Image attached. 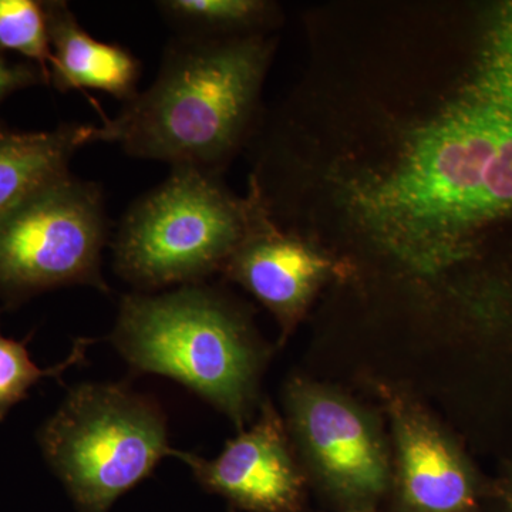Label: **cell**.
<instances>
[{
	"mask_svg": "<svg viewBox=\"0 0 512 512\" xmlns=\"http://www.w3.org/2000/svg\"><path fill=\"white\" fill-rule=\"evenodd\" d=\"M271 49L258 37L174 35L156 79L100 127L89 144H117L127 156L215 173L238 146Z\"/></svg>",
	"mask_w": 512,
	"mask_h": 512,
	"instance_id": "6da1fadb",
	"label": "cell"
},
{
	"mask_svg": "<svg viewBox=\"0 0 512 512\" xmlns=\"http://www.w3.org/2000/svg\"><path fill=\"white\" fill-rule=\"evenodd\" d=\"M111 342L136 372L184 384L245 429L266 352L247 319L218 293L197 284L130 293Z\"/></svg>",
	"mask_w": 512,
	"mask_h": 512,
	"instance_id": "7a4b0ae2",
	"label": "cell"
},
{
	"mask_svg": "<svg viewBox=\"0 0 512 512\" xmlns=\"http://www.w3.org/2000/svg\"><path fill=\"white\" fill-rule=\"evenodd\" d=\"M37 441L79 512H109L174 453L163 409L123 383L74 387Z\"/></svg>",
	"mask_w": 512,
	"mask_h": 512,
	"instance_id": "3957f363",
	"label": "cell"
},
{
	"mask_svg": "<svg viewBox=\"0 0 512 512\" xmlns=\"http://www.w3.org/2000/svg\"><path fill=\"white\" fill-rule=\"evenodd\" d=\"M249 207L235 201L215 175L173 167L121 218L114 268L141 291L195 285L224 269L244 237Z\"/></svg>",
	"mask_w": 512,
	"mask_h": 512,
	"instance_id": "277c9868",
	"label": "cell"
},
{
	"mask_svg": "<svg viewBox=\"0 0 512 512\" xmlns=\"http://www.w3.org/2000/svg\"><path fill=\"white\" fill-rule=\"evenodd\" d=\"M109 221L100 185L66 174L0 218V303L63 286L109 292L101 255Z\"/></svg>",
	"mask_w": 512,
	"mask_h": 512,
	"instance_id": "5b68a950",
	"label": "cell"
},
{
	"mask_svg": "<svg viewBox=\"0 0 512 512\" xmlns=\"http://www.w3.org/2000/svg\"><path fill=\"white\" fill-rule=\"evenodd\" d=\"M285 407L308 480L342 511L376 510L392 488V444L379 416L301 376L286 383Z\"/></svg>",
	"mask_w": 512,
	"mask_h": 512,
	"instance_id": "8992f818",
	"label": "cell"
},
{
	"mask_svg": "<svg viewBox=\"0 0 512 512\" xmlns=\"http://www.w3.org/2000/svg\"><path fill=\"white\" fill-rule=\"evenodd\" d=\"M376 390L392 427V511L484 512L491 493L456 437L409 393Z\"/></svg>",
	"mask_w": 512,
	"mask_h": 512,
	"instance_id": "52a82bcc",
	"label": "cell"
},
{
	"mask_svg": "<svg viewBox=\"0 0 512 512\" xmlns=\"http://www.w3.org/2000/svg\"><path fill=\"white\" fill-rule=\"evenodd\" d=\"M204 490L247 512H302L308 476L288 426L271 402L254 426L225 443L214 460L174 450Z\"/></svg>",
	"mask_w": 512,
	"mask_h": 512,
	"instance_id": "ba28073f",
	"label": "cell"
},
{
	"mask_svg": "<svg viewBox=\"0 0 512 512\" xmlns=\"http://www.w3.org/2000/svg\"><path fill=\"white\" fill-rule=\"evenodd\" d=\"M335 265L311 245L281 234L249 205L247 229L225 271L278 320L282 340L308 309Z\"/></svg>",
	"mask_w": 512,
	"mask_h": 512,
	"instance_id": "9c48e42d",
	"label": "cell"
},
{
	"mask_svg": "<svg viewBox=\"0 0 512 512\" xmlns=\"http://www.w3.org/2000/svg\"><path fill=\"white\" fill-rule=\"evenodd\" d=\"M52 63L50 83L62 93L97 90L126 101L136 96L141 63L130 50L87 33L69 5L45 2Z\"/></svg>",
	"mask_w": 512,
	"mask_h": 512,
	"instance_id": "30bf717a",
	"label": "cell"
},
{
	"mask_svg": "<svg viewBox=\"0 0 512 512\" xmlns=\"http://www.w3.org/2000/svg\"><path fill=\"white\" fill-rule=\"evenodd\" d=\"M90 124L19 131L0 123V218L30 195L69 174V164L89 144Z\"/></svg>",
	"mask_w": 512,
	"mask_h": 512,
	"instance_id": "8fae6325",
	"label": "cell"
},
{
	"mask_svg": "<svg viewBox=\"0 0 512 512\" xmlns=\"http://www.w3.org/2000/svg\"><path fill=\"white\" fill-rule=\"evenodd\" d=\"M156 5L175 35L212 39L255 25L268 10L255 0H163Z\"/></svg>",
	"mask_w": 512,
	"mask_h": 512,
	"instance_id": "7c38bea8",
	"label": "cell"
},
{
	"mask_svg": "<svg viewBox=\"0 0 512 512\" xmlns=\"http://www.w3.org/2000/svg\"><path fill=\"white\" fill-rule=\"evenodd\" d=\"M19 53L49 77L52 63L45 2L0 0V52Z\"/></svg>",
	"mask_w": 512,
	"mask_h": 512,
	"instance_id": "4fadbf2b",
	"label": "cell"
},
{
	"mask_svg": "<svg viewBox=\"0 0 512 512\" xmlns=\"http://www.w3.org/2000/svg\"><path fill=\"white\" fill-rule=\"evenodd\" d=\"M26 343L28 339L19 342L0 335V421L5 420L10 410L29 396L30 389L40 380L63 375L69 367L83 360L92 340H77L72 355L50 369H42L33 362Z\"/></svg>",
	"mask_w": 512,
	"mask_h": 512,
	"instance_id": "5bb4252c",
	"label": "cell"
},
{
	"mask_svg": "<svg viewBox=\"0 0 512 512\" xmlns=\"http://www.w3.org/2000/svg\"><path fill=\"white\" fill-rule=\"evenodd\" d=\"M49 84V77L32 62H10L8 57L0 52V104L8 99L10 94L37 84Z\"/></svg>",
	"mask_w": 512,
	"mask_h": 512,
	"instance_id": "9a60e30c",
	"label": "cell"
},
{
	"mask_svg": "<svg viewBox=\"0 0 512 512\" xmlns=\"http://www.w3.org/2000/svg\"><path fill=\"white\" fill-rule=\"evenodd\" d=\"M491 497L497 503V512H512V467L491 491Z\"/></svg>",
	"mask_w": 512,
	"mask_h": 512,
	"instance_id": "2e32d148",
	"label": "cell"
},
{
	"mask_svg": "<svg viewBox=\"0 0 512 512\" xmlns=\"http://www.w3.org/2000/svg\"><path fill=\"white\" fill-rule=\"evenodd\" d=\"M342 512H376V510H346Z\"/></svg>",
	"mask_w": 512,
	"mask_h": 512,
	"instance_id": "e0dca14e",
	"label": "cell"
},
{
	"mask_svg": "<svg viewBox=\"0 0 512 512\" xmlns=\"http://www.w3.org/2000/svg\"><path fill=\"white\" fill-rule=\"evenodd\" d=\"M229 512H237L234 510V508L231 507V510H229Z\"/></svg>",
	"mask_w": 512,
	"mask_h": 512,
	"instance_id": "ac0fdd59",
	"label": "cell"
}]
</instances>
